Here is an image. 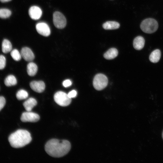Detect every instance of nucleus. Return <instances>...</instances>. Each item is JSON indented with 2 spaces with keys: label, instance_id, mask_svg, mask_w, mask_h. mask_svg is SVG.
Here are the masks:
<instances>
[{
  "label": "nucleus",
  "instance_id": "1",
  "mask_svg": "<svg viewBox=\"0 0 163 163\" xmlns=\"http://www.w3.org/2000/svg\"><path fill=\"white\" fill-rule=\"evenodd\" d=\"M71 148L70 143L67 140L53 139L47 142L45 148L46 152L50 156L59 158L67 154Z\"/></svg>",
  "mask_w": 163,
  "mask_h": 163
},
{
  "label": "nucleus",
  "instance_id": "2",
  "mask_svg": "<svg viewBox=\"0 0 163 163\" xmlns=\"http://www.w3.org/2000/svg\"><path fill=\"white\" fill-rule=\"evenodd\" d=\"M8 140L12 147L19 148L28 144L31 141L32 138L30 133L27 131L18 129L11 134Z\"/></svg>",
  "mask_w": 163,
  "mask_h": 163
},
{
  "label": "nucleus",
  "instance_id": "3",
  "mask_svg": "<svg viewBox=\"0 0 163 163\" xmlns=\"http://www.w3.org/2000/svg\"><path fill=\"white\" fill-rule=\"evenodd\" d=\"M140 28L144 32L152 34L155 32L158 27V24L157 21L152 18L144 19L141 22Z\"/></svg>",
  "mask_w": 163,
  "mask_h": 163
},
{
  "label": "nucleus",
  "instance_id": "4",
  "mask_svg": "<svg viewBox=\"0 0 163 163\" xmlns=\"http://www.w3.org/2000/svg\"><path fill=\"white\" fill-rule=\"evenodd\" d=\"M108 82V79L105 75L98 74L94 78L93 85L96 90H101L107 86Z\"/></svg>",
  "mask_w": 163,
  "mask_h": 163
},
{
  "label": "nucleus",
  "instance_id": "5",
  "mask_svg": "<svg viewBox=\"0 0 163 163\" xmlns=\"http://www.w3.org/2000/svg\"><path fill=\"white\" fill-rule=\"evenodd\" d=\"M54 98L55 102L59 105L63 107L69 105L71 102V98L66 93L59 91L54 94Z\"/></svg>",
  "mask_w": 163,
  "mask_h": 163
},
{
  "label": "nucleus",
  "instance_id": "6",
  "mask_svg": "<svg viewBox=\"0 0 163 163\" xmlns=\"http://www.w3.org/2000/svg\"><path fill=\"white\" fill-rule=\"evenodd\" d=\"M53 22L55 26L59 29H62L66 26V20L64 16L61 12L56 11L53 15Z\"/></svg>",
  "mask_w": 163,
  "mask_h": 163
},
{
  "label": "nucleus",
  "instance_id": "7",
  "mask_svg": "<svg viewBox=\"0 0 163 163\" xmlns=\"http://www.w3.org/2000/svg\"><path fill=\"white\" fill-rule=\"evenodd\" d=\"M40 118L38 114L30 111H27L22 113L21 120L23 122H35L38 121Z\"/></svg>",
  "mask_w": 163,
  "mask_h": 163
},
{
  "label": "nucleus",
  "instance_id": "8",
  "mask_svg": "<svg viewBox=\"0 0 163 163\" xmlns=\"http://www.w3.org/2000/svg\"><path fill=\"white\" fill-rule=\"evenodd\" d=\"M36 28L38 33L43 36L47 37L50 34V27L45 23L42 22L37 24L36 26Z\"/></svg>",
  "mask_w": 163,
  "mask_h": 163
},
{
  "label": "nucleus",
  "instance_id": "9",
  "mask_svg": "<svg viewBox=\"0 0 163 163\" xmlns=\"http://www.w3.org/2000/svg\"><path fill=\"white\" fill-rule=\"evenodd\" d=\"M41 9L36 6L31 7L28 11V13L30 18L34 20H37L40 19L42 15Z\"/></svg>",
  "mask_w": 163,
  "mask_h": 163
},
{
  "label": "nucleus",
  "instance_id": "10",
  "mask_svg": "<svg viewBox=\"0 0 163 163\" xmlns=\"http://www.w3.org/2000/svg\"><path fill=\"white\" fill-rule=\"evenodd\" d=\"M21 54L24 59L27 61H32L34 58V55L33 52L30 49L27 47L23 48Z\"/></svg>",
  "mask_w": 163,
  "mask_h": 163
},
{
  "label": "nucleus",
  "instance_id": "11",
  "mask_svg": "<svg viewBox=\"0 0 163 163\" xmlns=\"http://www.w3.org/2000/svg\"><path fill=\"white\" fill-rule=\"evenodd\" d=\"M30 86L34 91L38 92H43L45 89L44 83L42 81H33L30 83Z\"/></svg>",
  "mask_w": 163,
  "mask_h": 163
},
{
  "label": "nucleus",
  "instance_id": "12",
  "mask_svg": "<svg viewBox=\"0 0 163 163\" xmlns=\"http://www.w3.org/2000/svg\"><path fill=\"white\" fill-rule=\"evenodd\" d=\"M145 40L142 36H138L136 37L133 41V46L134 48L138 50H141L144 47Z\"/></svg>",
  "mask_w": 163,
  "mask_h": 163
},
{
  "label": "nucleus",
  "instance_id": "13",
  "mask_svg": "<svg viewBox=\"0 0 163 163\" xmlns=\"http://www.w3.org/2000/svg\"><path fill=\"white\" fill-rule=\"evenodd\" d=\"M37 104L36 100L34 98H29L23 103V105L27 111H30L32 108Z\"/></svg>",
  "mask_w": 163,
  "mask_h": 163
},
{
  "label": "nucleus",
  "instance_id": "14",
  "mask_svg": "<svg viewBox=\"0 0 163 163\" xmlns=\"http://www.w3.org/2000/svg\"><path fill=\"white\" fill-rule=\"evenodd\" d=\"M103 28L105 30H114L118 28L120 24L114 21H107L103 24Z\"/></svg>",
  "mask_w": 163,
  "mask_h": 163
},
{
  "label": "nucleus",
  "instance_id": "15",
  "mask_svg": "<svg viewBox=\"0 0 163 163\" xmlns=\"http://www.w3.org/2000/svg\"><path fill=\"white\" fill-rule=\"evenodd\" d=\"M118 54L117 50L115 48H111L104 55L105 58L107 59H113L117 56Z\"/></svg>",
  "mask_w": 163,
  "mask_h": 163
},
{
  "label": "nucleus",
  "instance_id": "16",
  "mask_svg": "<svg viewBox=\"0 0 163 163\" xmlns=\"http://www.w3.org/2000/svg\"><path fill=\"white\" fill-rule=\"evenodd\" d=\"M38 68L37 65L33 62L29 63L27 66V71L28 75L30 76H34L37 73Z\"/></svg>",
  "mask_w": 163,
  "mask_h": 163
},
{
  "label": "nucleus",
  "instance_id": "17",
  "mask_svg": "<svg viewBox=\"0 0 163 163\" xmlns=\"http://www.w3.org/2000/svg\"><path fill=\"white\" fill-rule=\"evenodd\" d=\"M161 56L160 50L157 49L153 51L150 54L149 59L150 61L153 63H156L159 61Z\"/></svg>",
  "mask_w": 163,
  "mask_h": 163
},
{
  "label": "nucleus",
  "instance_id": "18",
  "mask_svg": "<svg viewBox=\"0 0 163 163\" xmlns=\"http://www.w3.org/2000/svg\"><path fill=\"white\" fill-rule=\"evenodd\" d=\"M12 49V46L11 43L8 40L5 39L2 43V50L5 53L10 52Z\"/></svg>",
  "mask_w": 163,
  "mask_h": 163
},
{
  "label": "nucleus",
  "instance_id": "19",
  "mask_svg": "<svg viewBox=\"0 0 163 163\" xmlns=\"http://www.w3.org/2000/svg\"><path fill=\"white\" fill-rule=\"evenodd\" d=\"M4 83L6 86H11L16 85L17 83V80L14 76L10 75L5 78Z\"/></svg>",
  "mask_w": 163,
  "mask_h": 163
},
{
  "label": "nucleus",
  "instance_id": "20",
  "mask_svg": "<svg viewBox=\"0 0 163 163\" xmlns=\"http://www.w3.org/2000/svg\"><path fill=\"white\" fill-rule=\"evenodd\" d=\"M28 93L25 90L21 89L17 93L16 96L19 100H22L26 99L28 97Z\"/></svg>",
  "mask_w": 163,
  "mask_h": 163
},
{
  "label": "nucleus",
  "instance_id": "21",
  "mask_svg": "<svg viewBox=\"0 0 163 163\" xmlns=\"http://www.w3.org/2000/svg\"><path fill=\"white\" fill-rule=\"evenodd\" d=\"M11 14V11L6 8L0 9V18H6L9 17Z\"/></svg>",
  "mask_w": 163,
  "mask_h": 163
},
{
  "label": "nucleus",
  "instance_id": "22",
  "mask_svg": "<svg viewBox=\"0 0 163 163\" xmlns=\"http://www.w3.org/2000/svg\"><path fill=\"white\" fill-rule=\"evenodd\" d=\"M11 55L13 59L16 61L20 60L22 57L21 53L16 49H14L11 51Z\"/></svg>",
  "mask_w": 163,
  "mask_h": 163
},
{
  "label": "nucleus",
  "instance_id": "23",
  "mask_svg": "<svg viewBox=\"0 0 163 163\" xmlns=\"http://www.w3.org/2000/svg\"><path fill=\"white\" fill-rule=\"evenodd\" d=\"M6 60L5 57L2 55H0V69H4L6 66Z\"/></svg>",
  "mask_w": 163,
  "mask_h": 163
},
{
  "label": "nucleus",
  "instance_id": "24",
  "mask_svg": "<svg viewBox=\"0 0 163 163\" xmlns=\"http://www.w3.org/2000/svg\"><path fill=\"white\" fill-rule=\"evenodd\" d=\"M5 98L3 96H0V111L5 106Z\"/></svg>",
  "mask_w": 163,
  "mask_h": 163
},
{
  "label": "nucleus",
  "instance_id": "25",
  "mask_svg": "<svg viewBox=\"0 0 163 163\" xmlns=\"http://www.w3.org/2000/svg\"><path fill=\"white\" fill-rule=\"evenodd\" d=\"M72 84L71 81L69 79L63 81L62 85L65 87H68L70 86Z\"/></svg>",
  "mask_w": 163,
  "mask_h": 163
},
{
  "label": "nucleus",
  "instance_id": "26",
  "mask_svg": "<svg viewBox=\"0 0 163 163\" xmlns=\"http://www.w3.org/2000/svg\"><path fill=\"white\" fill-rule=\"evenodd\" d=\"M68 96L70 98L75 97L77 95V91L75 90H72L70 91L68 94Z\"/></svg>",
  "mask_w": 163,
  "mask_h": 163
},
{
  "label": "nucleus",
  "instance_id": "27",
  "mask_svg": "<svg viewBox=\"0 0 163 163\" xmlns=\"http://www.w3.org/2000/svg\"><path fill=\"white\" fill-rule=\"evenodd\" d=\"M11 0H0V1H1V2L3 3L9 2Z\"/></svg>",
  "mask_w": 163,
  "mask_h": 163
},
{
  "label": "nucleus",
  "instance_id": "28",
  "mask_svg": "<svg viewBox=\"0 0 163 163\" xmlns=\"http://www.w3.org/2000/svg\"><path fill=\"white\" fill-rule=\"evenodd\" d=\"M162 138H163V131L162 133Z\"/></svg>",
  "mask_w": 163,
  "mask_h": 163
}]
</instances>
